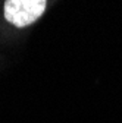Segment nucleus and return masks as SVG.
Masks as SVG:
<instances>
[{
    "instance_id": "f257e3e1",
    "label": "nucleus",
    "mask_w": 122,
    "mask_h": 123,
    "mask_svg": "<svg viewBox=\"0 0 122 123\" xmlns=\"http://www.w3.org/2000/svg\"><path fill=\"white\" fill-rule=\"evenodd\" d=\"M46 5L44 0H7L5 3V18L12 25L24 28L41 16Z\"/></svg>"
}]
</instances>
